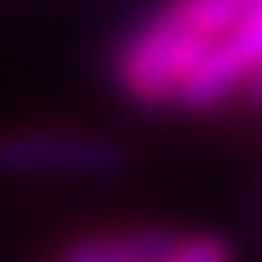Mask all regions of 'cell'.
<instances>
[{
    "label": "cell",
    "instance_id": "obj_4",
    "mask_svg": "<svg viewBox=\"0 0 262 262\" xmlns=\"http://www.w3.org/2000/svg\"><path fill=\"white\" fill-rule=\"evenodd\" d=\"M178 250V233L165 228H127V233H97L63 245L59 262H169Z\"/></svg>",
    "mask_w": 262,
    "mask_h": 262
},
{
    "label": "cell",
    "instance_id": "obj_3",
    "mask_svg": "<svg viewBox=\"0 0 262 262\" xmlns=\"http://www.w3.org/2000/svg\"><path fill=\"white\" fill-rule=\"evenodd\" d=\"M262 63V0L245 13L237 30H228L220 42L207 47V55L194 63V72L178 89V106L186 110H216L241 93L245 76Z\"/></svg>",
    "mask_w": 262,
    "mask_h": 262
},
{
    "label": "cell",
    "instance_id": "obj_2",
    "mask_svg": "<svg viewBox=\"0 0 262 262\" xmlns=\"http://www.w3.org/2000/svg\"><path fill=\"white\" fill-rule=\"evenodd\" d=\"M127 169V148L89 131H5L0 173L9 178H110Z\"/></svg>",
    "mask_w": 262,
    "mask_h": 262
},
{
    "label": "cell",
    "instance_id": "obj_1",
    "mask_svg": "<svg viewBox=\"0 0 262 262\" xmlns=\"http://www.w3.org/2000/svg\"><path fill=\"white\" fill-rule=\"evenodd\" d=\"M254 0H169L152 17H144L119 42L110 59V76L119 93L136 106H178V89L220 42L228 30L245 21Z\"/></svg>",
    "mask_w": 262,
    "mask_h": 262
},
{
    "label": "cell",
    "instance_id": "obj_6",
    "mask_svg": "<svg viewBox=\"0 0 262 262\" xmlns=\"http://www.w3.org/2000/svg\"><path fill=\"white\" fill-rule=\"evenodd\" d=\"M241 97H245V102H250L254 110H262V63H258V68H254L250 76H245V85H241Z\"/></svg>",
    "mask_w": 262,
    "mask_h": 262
},
{
    "label": "cell",
    "instance_id": "obj_5",
    "mask_svg": "<svg viewBox=\"0 0 262 262\" xmlns=\"http://www.w3.org/2000/svg\"><path fill=\"white\" fill-rule=\"evenodd\" d=\"M169 262H233V245L216 233H190L178 237V250Z\"/></svg>",
    "mask_w": 262,
    "mask_h": 262
}]
</instances>
